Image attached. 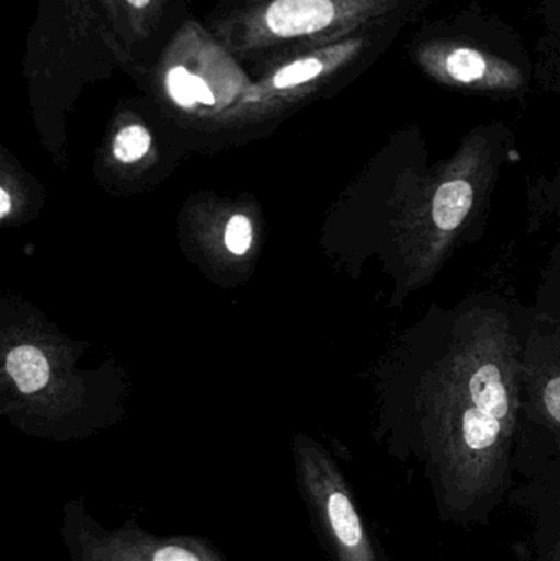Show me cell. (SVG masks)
<instances>
[{
	"label": "cell",
	"instance_id": "1",
	"mask_svg": "<svg viewBox=\"0 0 560 561\" xmlns=\"http://www.w3.org/2000/svg\"><path fill=\"white\" fill-rule=\"evenodd\" d=\"M528 310L499 294L431 304L388 363L391 425L426 463L450 510L503 490L522 428Z\"/></svg>",
	"mask_w": 560,
	"mask_h": 561
},
{
	"label": "cell",
	"instance_id": "2",
	"mask_svg": "<svg viewBox=\"0 0 560 561\" xmlns=\"http://www.w3.org/2000/svg\"><path fill=\"white\" fill-rule=\"evenodd\" d=\"M513 161L506 131L483 125L444 160L431 163L413 141L390 164L381 190V245L397 302L430 286L454 253L482 233L500 178Z\"/></svg>",
	"mask_w": 560,
	"mask_h": 561
},
{
	"label": "cell",
	"instance_id": "3",
	"mask_svg": "<svg viewBox=\"0 0 560 561\" xmlns=\"http://www.w3.org/2000/svg\"><path fill=\"white\" fill-rule=\"evenodd\" d=\"M523 419L560 448V245L528 310L522 371Z\"/></svg>",
	"mask_w": 560,
	"mask_h": 561
},
{
	"label": "cell",
	"instance_id": "4",
	"mask_svg": "<svg viewBox=\"0 0 560 561\" xmlns=\"http://www.w3.org/2000/svg\"><path fill=\"white\" fill-rule=\"evenodd\" d=\"M61 539L71 561H229L201 537L153 536L132 524L107 529L81 500L65 504Z\"/></svg>",
	"mask_w": 560,
	"mask_h": 561
},
{
	"label": "cell",
	"instance_id": "5",
	"mask_svg": "<svg viewBox=\"0 0 560 561\" xmlns=\"http://www.w3.org/2000/svg\"><path fill=\"white\" fill-rule=\"evenodd\" d=\"M299 493L332 561H378L341 471L319 455L299 467Z\"/></svg>",
	"mask_w": 560,
	"mask_h": 561
},
{
	"label": "cell",
	"instance_id": "6",
	"mask_svg": "<svg viewBox=\"0 0 560 561\" xmlns=\"http://www.w3.org/2000/svg\"><path fill=\"white\" fill-rule=\"evenodd\" d=\"M414 55L427 76L449 88L513 92L525 84L518 66L466 43L433 39L418 46Z\"/></svg>",
	"mask_w": 560,
	"mask_h": 561
},
{
	"label": "cell",
	"instance_id": "7",
	"mask_svg": "<svg viewBox=\"0 0 560 561\" xmlns=\"http://www.w3.org/2000/svg\"><path fill=\"white\" fill-rule=\"evenodd\" d=\"M528 219L532 229L555 224L560 230V163L552 173L529 186Z\"/></svg>",
	"mask_w": 560,
	"mask_h": 561
},
{
	"label": "cell",
	"instance_id": "8",
	"mask_svg": "<svg viewBox=\"0 0 560 561\" xmlns=\"http://www.w3.org/2000/svg\"><path fill=\"white\" fill-rule=\"evenodd\" d=\"M7 371L15 379L20 391L30 394L48 381L49 368L45 356L33 346H19L7 358Z\"/></svg>",
	"mask_w": 560,
	"mask_h": 561
},
{
	"label": "cell",
	"instance_id": "9",
	"mask_svg": "<svg viewBox=\"0 0 560 561\" xmlns=\"http://www.w3.org/2000/svg\"><path fill=\"white\" fill-rule=\"evenodd\" d=\"M324 61H321V59H299V61L292 62V65L283 66L276 72L273 84L278 89L295 88V85L305 84V82L318 78L324 71Z\"/></svg>",
	"mask_w": 560,
	"mask_h": 561
},
{
	"label": "cell",
	"instance_id": "10",
	"mask_svg": "<svg viewBox=\"0 0 560 561\" xmlns=\"http://www.w3.org/2000/svg\"><path fill=\"white\" fill-rule=\"evenodd\" d=\"M150 148V134L144 127L124 128L115 138L114 153L124 163L140 160Z\"/></svg>",
	"mask_w": 560,
	"mask_h": 561
},
{
	"label": "cell",
	"instance_id": "11",
	"mask_svg": "<svg viewBox=\"0 0 560 561\" xmlns=\"http://www.w3.org/2000/svg\"><path fill=\"white\" fill-rule=\"evenodd\" d=\"M191 78H193V72L184 66H176L168 75V89H170L171 98L183 107H193L194 102H197L194 98Z\"/></svg>",
	"mask_w": 560,
	"mask_h": 561
},
{
	"label": "cell",
	"instance_id": "12",
	"mask_svg": "<svg viewBox=\"0 0 560 561\" xmlns=\"http://www.w3.org/2000/svg\"><path fill=\"white\" fill-rule=\"evenodd\" d=\"M252 243V226L249 219L243 216H236L230 219L226 230V245L236 255H243Z\"/></svg>",
	"mask_w": 560,
	"mask_h": 561
},
{
	"label": "cell",
	"instance_id": "13",
	"mask_svg": "<svg viewBox=\"0 0 560 561\" xmlns=\"http://www.w3.org/2000/svg\"><path fill=\"white\" fill-rule=\"evenodd\" d=\"M191 82H193L194 98H196L197 102H201V104L206 105H213L214 102H216V99H214L213 91H210L209 85L206 84V81H204L203 78L193 75V78H191Z\"/></svg>",
	"mask_w": 560,
	"mask_h": 561
},
{
	"label": "cell",
	"instance_id": "14",
	"mask_svg": "<svg viewBox=\"0 0 560 561\" xmlns=\"http://www.w3.org/2000/svg\"><path fill=\"white\" fill-rule=\"evenodd\" d=\"M10 209V197L5 191L0 190V217H5Z\"/></svg>",
	"mask_w": 560,
	"mask_h": 561
},
{
	"label": "cell",
	"instance_id": "15",
	"mask_svg": "<svg viewBox=\"0 0 560 561\" xmlns=\"http://www.w3.org/2000/svg\"><path fill=\"white\" fill-rule=\"evenodd\" d=\"M130 5L137 7V9H144L145 5H148L150 0H127Z\"/></svg>",
	"mask_w": 560,
	"mask_h": 561
},
{
	"label": "cell",
	"instance_id": "16",
	"mask_svg": "<svg viewBox=\"0 0 560 561\" xmlns=\"http://www.w3.org/2000/svg\"><path fill=\"white\" fill-rule=\"evenodd\" d=\"M551 561H560V540H559L558 549H556L555 556H552Z\"/></svg>",
	"mask_w": 560,
	"mask_h": 561
}]
</instances>
